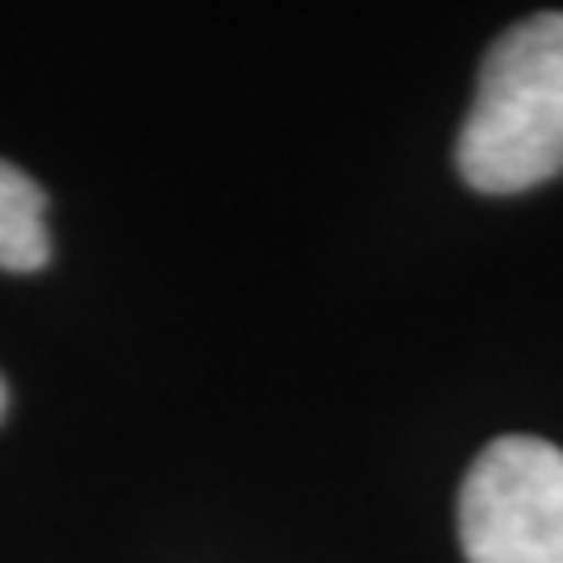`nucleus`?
Listing matches in <instances>:
<instances>
[{
	"mask_svg": "<svg viewBox=\"0 0 563 563\" xmlns=\"http://www.w3.org/2000/svg\"><path fill=\"white\" fill-rule=\"evenodd\" d=\"M455 159L493 197L563 172V13H534L488 46Z\"/></svg>",
	"mask_w": 563,
	"mask_h": 563,
	"instance_id": "nucleus-1",
	"label": "nucleus"
},
{
	"mask_svg": "<svg viewBox=\"0 0 563 563\" xmlns=\"http://www.w3.org/2000/svg\"><path fill=\"white\" fill-rule=\"evenodd\" d=\"M467 563H563V451L509 434L488 443L460 488Z\"/></svg>",
	"mask_w": 563,
	"mask_h": 563,
	"instance_id": "nucleus-2",
	"label": "nucleus"
},
{
	"mask_svg": "<svg viewBox=\"0 0 563 563\" xmlns=\"http://www.w3.org/2000/svg\"><path fill=\"white\" fill-rule=\"evenodd\" d=\"M51 260L46 192L21 167L0 159V267L38 272Z\"/></svg>",
	"mask_w": 563,
	"mask_h": 563,
	"instance_id": "nucleus-3",
	"label": "nucleus"
},
{
	"mask_svg": "<svg viewBox=\"0 0 563 563\" xmlns=\"http://www.w3.org/2000/svg\"><path fill=\"white\" fill-rule=\"evenodd\" d=\"M4 409H9V388H4V376H0V418H4Z\"/></svg>",
	"mask_w": 563,
	"mask_h": 563,
	"instance_id": "nucleus-4",
	"label": "nucleus"
}]
</instances>
